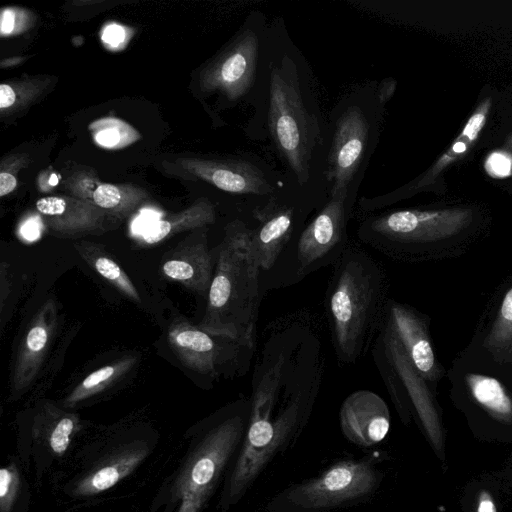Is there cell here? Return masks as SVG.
Listing matches in <instances>:
<instances>
[{
	"label": "cell",
	"instance_id": "6da1fadb",
	"mask_svg": "<svg viewBox=\"0 0 512 512\" xmlns=\"http://www.w3.org/2000/svg\"><path fill=\"white\" fill-rule=\"evenodd\" d=\"M325 296L331 342L338 362L355 364L372 345L388 300L387 277L362 248L347 246L333 265Z\"/></svg>",
	"mask_w": 512,
	"mask_h": 512
},
{
	"label": "cell",
	"instance_id": "7a4b0ae2",
	"mask_svg": "<svg viewBox=\"0 0 512 512\" xmlns=\"http://www.w3.org/2000/svg\"><path fill=\"white\" fill-rule=\"evenodd\" d=\"M478 215L470 206L403 209L363 221L358 238L393 261L418 263L459 257L477 236Z\"/></svg>",
	"mask_w": 512,
	"mask_h": 512
},
{
	"label": "cell",
	"instance_id": "3957f363",
	"mask_svg": "<svg viewBox=\"0 0 512 512\" xmlns=\"http://www.w3.org/2000/svg\"><path fill=\"white\" fill-rule=\"evenodd\" d=\"M213 252L214 273L200 328L256 348L262 271L252 249L251 229L240 220L229 223Z\"/></svg>",
	"mask_w": 512,
	"mask_h": 512
},
{
	"label": "cell",
	"instance_id": "277c9868",
	"mask_svg": "<svg viewBox=\"0 0 512 512\" xmlns=\"http://www.w3.org/2000/svg\"><path fill=\"white\" fill-rule=\"evenodd\" d=\"M380 454L346 459L315 477L292 484L272 498L260 512H326L360 504L371 498L383 481L377 467Z\"/></svg>",
	"mask_w": 512,
	"mask_h": 512
},
{
	"label": "cell",
	"instance_id": "5b68a950",
	"mask_svg": "<svg viewBox=\"0 0 512 512\" xmlns=\"http://www.w3.org/2000/svg\"><path fill=\"white\" fill-rule=\"evenodd\" d=\"M251 411L250 398L224 409L207 428L176 483L178 512H199L226 468L236 460Z\"/></svg>",
	"mask_w": 512,
	"mask_h": 512
},
{
	"label": "cell",
	"instance_id": "8992f818",
	"mask_svg": "<svg viewBox=\"0 0 512 512\" xmlns=\"http://www.w3.org/2000/svg\"><path fill=\"white\" fill-rule=\"evenodd\" d=\"M371 352L401 421L408 424L414 416L439 454L443 449V427L436 393L417 372L397 337L382 321Z\"/></svg>",
	"mask_w": 512,
	"mask_h": 512
},
{
	"label": "cell",
	"instance_id": "52a82bcc",
	"mask_svg": "<svg viewBox=\"0 0 512 512\" xmlns=\"http://www.w3.org/2000/svg\"><path fill=\"white\" fill-rule=\"evenodd\" d=\"M268 121L278 151L297 180L305 183L318 129L303 103L297 82L276 66L270 74Z\"/></svg>",
	"mask_w": 512,
	"mask_h": 512
},
{
	"label": "cell",
	"instance_id": "ba28073f",
	"mask_svg": "<svg viewBox=\"0 0 512 512\" xmlns=\"http://www.w3.org/2000/svg\"><path fill=\"white\" fill-rule=\"evenodd\" d=\"M458 356L512 386V273L493 291Z\"/></svg>",
	"mask_w": 512,
	"mask_h": 512
},
{
	"label": "cell",
	"instance_id": "9c48e42d",
	"mask_svg": "<svg viewBox=\"0 0 512 512\" xmlns=\"http://www.w3.org/2000/svg\"><path fill=\"white\" fill-rule=\"evenodd\" d=\"M347 198L331 197L304 228L295 245L292 283L334 265L347 248Z\"/></svg>",
	"mask_w": 512,
	"mask_h": 512
},
{
	"label": "cell",
	"instance_id": "30bf717a",
	"mask_svg": "<svg viewBox=\"0 0 512 512\" xmlns=\"http://www.w3.org/2000/svg\"><path fill=\"white\" fill-rule=\"evenodd\" d=\"M451 397L464 408L475 411L501 426H512V386L491 372L473 366L457 356L446 376Z\"/></svg>",
	"mask_w": 512,
	"mask_h": 512
},
{
	"label": "cell",
	"instance_id": "8fae6325",
	"mask_svg": "<svg viewBox=\"0 0 512 512\" xmlns=\"http://www.w3.org/2000/svg\"><path fill=\"white\" fill-rule=\"evenodd\" d=\"M381 321L391 329L414 368L436 393L447 370L434 349L430 316L407 303L388 298Z\"/></svg>",
	"mask_w": 512,
	"mask_h": 512
},
{
	"label": "cell",
	"instance_id": "7c38bea8",
	"mask_svg": "<svg viewBox=\"0 0 512 512\" xmlns=\"http://www.w3.org/2000/svg\"><path fill=\"white\" fill-rule=\"evenodd\" d=\"M368 131L367 119L357 107L348 108L338 119L328 157L331 197H348V185L365 153Z\"/></svg>",
	"mask_w": 512,
	"mask_h": 512
},
{
	"label": "cell",
	"instance_id": "4fadbf2b",
	"mask_svg": "<svg viewBox=\"0 0 512 512\" xmlns=\"http://www.w3.org/2000/svg\"><path fill=\"white\" fill-rule=\"evenodd\" d=\"M259 41L253 31L241 32L204 71L203 85L237 100L250 89L256 72Z\"/></svg>",
	"mask_w": 512,
	"mask_h": 512
},
{
	"label": "cell",
	"instance_id": "5bb4252c",
	"mask_svg": "<svg viewBox=\"0 0 512 512\" xmlns=\"http://www.w3.org/2000/svg\"><path fill=\"white\" fill-rule=\"evenodd\" d=\"M258 225L251 229V245L261 271L275 267L285 252L290 250L292 241L296 244L300 234L297 232L296 208L275 199L254 211Z\"/></svg>",
	"mask_w": 512,
	"mask_h": 512
},
{
	"label": "cell",
	"instance_id": "9a60e30c",
	"mask_svg": "<svg viewBox=\"0 0 512 512\" xmlns=\"http://www.w3.org/2000/svg\"><path fill=\"white\" fill-rule=\"evenodd\" d=\"M339 422L348 441L359 447L369 448L382 442L389 432V407L375 392L360 389L343 400Z\"/></svg>",
	"mask_w": 512,
	"mask_h": 512
},
{
	"label": "cell",
	"instance_id": "2e32d148",
	"mask_svg": "<svg viewBox=\"0 0 512 512\" xmlns=\"http://www.w3.org/2000/svg\"><path fill=\"white\" fill-rule=\"evenodd\" d=\"M36 208L48 230L58 237L76 238L111 229L113 217L88 200L48 196L39 199Z\"/></svg>",
	"mask_w": 512,
	"mask_h": 512
},
{
	"label": "cell",
	"instance_id": "e0dca14e",
	"mask_svg": "<svg viewBox=\"0 0 512 512\" xmlns=\"http://www.w3.org/2000/svg\"><path fill=\"white\" fill-rule=\"evenodd\" d=\"M215 266L204 228L189 235L168 251L161 265L162 274L199 294H208Z\"/></svg>",
	"mask_w": 512,
	"mask_h": 512
},
{
	"label": "cell",
	"instance_id": "ac0fdd59",
	"mask_svg": "<svg viewBox=\"0 0 512 512\" xmlns=\"http://www.w3.org/2000/svg\"><path fill=\"white\" fill-rule=\"evenodd\" d=\"M57 311L52 300L46 301L31 320L19 345L12 376L11 391L18 395L36 378L56 327Z\"/></svg>",
	"mask_w": 512,
	"mask_h": 512
},
{
	"label": "cell",
	"instance_id": "d6986e66",
	"mask_svg": "<svg viewBox=\"0 0 512 512\" xmlns=\"http://www.w3.org/2000/svg\"><path fill=\"white\" fill-rule=\"evenodd\" d=\"M188 169L217 188L235 194L265 195L272 192L264 174L246 161L189 160Z\"/></svg>",
	"mask_w": 512,
	"mask_h": 512
},
{
	"label": "cell",
	"instance_id": "ffe728a7",
	"mask_svg": "<svg viewBox=\"0 0 512 512\" xmlns=\"http://www.w3.org/2000/svg\"><path fill=\"white\" fill-rule=\"evenodd\" d=\"M491 104V97H486L479 103L450 147L435 161L421 178L412 186L406 188L405 192L418 191L432 185L436 178L439 177L447 167L464 156L477 140L485 126Z\"/></svg>",
	"mask_w": 512,
	"mask_h": 512
},
{
	"label": "cell",
	"instance_id": "44dd1931",
	"mask_svg": "<svg viewBox=\"0 0 512 512\" xmlns=\"http://www.w3.org/2000/svg\"><path fill=\"white\" fill-rule=\"evenodd\" d=\"M215 221V209L206 199H201L184 211L163 219H156L146 226L141 242L154 245L187 230L205 228Z\"/></svg>",
	"mask_w": 512,
	"mask_h": 512
},
{
	"label": "cell",
	"instance_id": "7402d4cb",
	"mask_svg": "<svg viewBox=\"0 0 512 512\" xmlns=\"http://www.w3.org/2000/svg\"><path fill=\"white\" fill-rule=\"evenodd\" d=\"M83 259L108 283L135 302H140V295L129 276L107 252L94 243L79 242L74 245Z\"/></svg>",
	"mask_w": 512,
	"mask_h": 512
},
{
	"label": "cell",
	"instance_id": "603a6c76",
	"mask_svg": "<svg viewBox=\"0 0 512 512\" xmlns=\"http://www.w3.org/2000/svg\"><path fill=\"white\" fill-rule=\"evenodd\" d=\"M145 191L127 185L99 184L93 192V202L118 220L131 214L144 200Z\"/></svg>",
	"mask_w": 512,
	"mask_h": 512
},
{
	"label": "cell",
	"instance_id": "cb8c5ba5",
	"mask_svg": "<svg viewBox=\"0 0 512 512\" xmlns=\"http://www.w3.org/2000/svg\"><path fill=\"white\" fill-rule=\"evenodd\" d=\"M135 362L136 357H126L93 371L72 390L67 396L65 404L73 406L102 392L126 374L134 366Z\"/></svg>",
	"mask_w": 512,
	"mask_h": 512
},
{
	"label": "cell",
	"instance_id": "d4e9b609",
	"mask_svg": "<svg viewBox=\"0 0 512 512\" xmlns=\"http://www.w3.org/2000/svg\"><path fill=\"white\" fill-rule=\"evenodd\" d=\"M141 457L140 452H131L100 468L82 482L79 487L80 493L90 495L114 486L134 468Z\"/></svg>",
	"mask_w": 512,
	"mask_h": 512
},
{
	"label": "cell",
	"instance_id": "484cf974",
	"mask_svg": "<svg viewBox=\"0 0 512 512\" xmlns=\"http://www.w3.org/2000/svg\"><path fill=\"white\" fill-rule=\"evenodd\" d=\"M75 428V419L71 415H63L50 434V446L57 454H62L66 451L69 443L70 436Z\"/></svg>",
	"mask_w": 512,
	"mask_h": 512
},
{
	"label": "cell",
	"instance_id": "4316f807",
	"mask_svg": "<svg viewBox=\"0 0 512 512\" xmlns=\"http://www.w3.org/2000/svg\"><path fill=\"white\" fill-rule=\"evenodd\" d=\"M512 161L510 157L500 151L491 153L485 162L486 171L493 177H506L510 175Z\"/></svg>",
	"mask_w": 512,
	"mask_h": 512
},
{
	"label": "cell",
	"instance_id": "83f0119b",
	"mask_svg": "<svg viewBox=\"0 0 512 512\" xmlns=\"http://www.w3.org/2000/svg\"><path fill=\"white\" fill-rule=\"evenodd\" d=\"M120 125H122L121 122L118 124L111 123L102 127L95 133V140L104 147L112 148L119 146L126 133V129L121 130Z\"/></svg>",
	"mask_w": 512,
	"mask_h": 512
},
{
	"label": "cell",
	"instance_id": "f1b7e54d",
	"mask_svg": "<svg viewBox=\"0 0 512 512\" xmlns=\"http://www.w3.org/2000/svg\"><path fill=\"white\" fill-rule=\"evenodd\" d=\"M15 474L8 468H2L0 470V498L2 511L8 508L14 493Z\"/></svg>",
	"mask_w": 512,
	"mask_h": 512
},
{
	"label": "cell",
	"instance_id": "f546056e",
	"mask_svg": "<svg viewBox=\"0 0 512 512\" xmlns=\"http://www.w3.org/2000/svg\"><path fill=\"white\" fill-rule=\"evenodd\" d=\"M43 224L41 217H30L20 226L19 234L25 241H36L41 236Z\"/></svg>",
	"mask_w": 512,
	"mask_h": 512
},
{
	"label": "cell",
	"instance_id": "4dcf8cb0",
	"mask_svg": "<svg viewBox=\"0 0 512 512\" xmlns=\"http://www.w3.org/2000/svg\"><path fill=\"white\" fill-rule=\"evenodd\" d=\"M18 11L14 9H4L1 13V33L2 35H9L15 33L21 26Z\"/></svg>",
	"mask_w": 512,
	"mask_h": 512
},
{
	"label": "cell",
	"instance_id": "1f68e13d",
	"mask_svg": "<svg viewBox=\"0 0 512 512\" xmlns=\"http://www.w3.org/2000/svg\"><path fill=\"white\" fill-rule=\"evenodd\" d=\"M125 37L126 32L124 27L118 24H110L106 26L102 34L103 42L112 47H118L122 42H124Z\"/></svg>",
	"mask_w": 512,
	"mask_h": 512
},
{
	"label": "cell",
	"instance_id": "d6a6232c",
	"mask_svg": "<svg viewBox=\"0 0 512 512\" xmlns=\"http://www.w3.org/2000/svg\"><path fill=\"white\" fill-rule=\"evenodd\" d=\"M17 102V93L14 88L6 83L0 85V109L4 111L11 108Z\"/></svg>",
	"mask_w": 512,
	"mask_h": 512
},
{
	"label": "cell",
	"instance_id": "836d02e7",
	"mask_svg": "<svg viewBox=\"0 0 512 512\" xmlns=\"http://www.w3.org/2000/svg\"><path fill=\"white\" fill-rule=\"evenodd\" d=\"M0 279H1V281H0V287H1L0 288V293H1L0 302H1V311H3L6 298L8 297V295L10 293V288H11V281H10L8 265L4 261L1 262Z\"/></svg>",
	"mask_w": 512,
	"mask_h": 512
},
{
	"label": "cell",
	"instance_id": "e575fe53",
	"mask_svg": "<svg viewBox=\"0 0 512 512\" xmlns=\"http://www.w3.org/2000/svg\"><path fill=\"white\" fill-rule=\"evenodd\" d=\"M476 512H497L495 501L489 491L481 490L479 492Z\"/></svg>",
	"mask_w": 512,
	"mask_h": 512
},
{
	"label": "cell",
	"instance_id": "d590c367",
	"mask_svg": "<svg viewBox=\"0 0 512 512\" xmlns=\"http://www.w3.org/2000/svg\"><path fill=\"white\" fill-rule=\"evenodd\" d=\"M17 186L16 177L8 171L0 172V196L3 197L11 193Z\"/></svg>",
	"mask_w": 512,
	"mask_h": 512
},
{
	"label": "cell",
	"instance_id": "8d00e7d4",
	"mask_svg": "<svg viewBox=\"0 0 512 512\" xmlns=\"http://www.w3.org/2000/svg\"><path fill=\"white\" fill-rule=\"evenodd\" d=\"M397 82L392 78L384 79L379 86V99L382 104L386 103L393 96Z\"/></svg>",
	"mask_w": 512,
	"mask_h": 512
},
{
	"label": "cell",
	"instance_id": "74e56055",
	"mask_svg": "<svg viewBox=\"0 0 512 512\" xmlns=\"http://www.w3.org/2000/svg\"><path fill=\"white\" fill-rule=\"evenodd\" d=\"M507 144L509 148L512 150V134H510L507 138Z\"/></svg>",
	"mask_w": 512,
	"mask_h": 512
}]
</instances>
